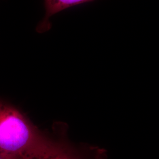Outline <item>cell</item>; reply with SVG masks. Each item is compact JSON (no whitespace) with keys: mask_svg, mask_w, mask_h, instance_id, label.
Here are the masks:
<instances>
[{"mask_svg":"<svg viewBox=\"0 0 159 159\" xmlns=\"http://www.w3.org/2000/svg\"><path fill=\"white\" fill-rule=\"evenodd\" d=\"M44 138L11 105L0 100V154L20 159Z\"/></svg>","mask_w":159,"mask_h":159,"instance_id":"1","label":"cell"},{"mask_svg":"<svg viewBox=\"0 0 159 159\" xmlns=\"http://www.w3.org/2000/svg\"><path fill=\"white\" fill-rule=\"evenodd\" d=\"M94 0H44L45 7V16L37 27V32L42 33L51 28L50 18L58 12L73 6Z\"/></svg>","mask_w":159,"mask_h":159,"instance_id":"3","label":"cell"},{"mask_svg":"<svg viewBox=\"0 0 159 159\" xmlns=\"http://www.w3.org/2000/svg\"><path fill=\"white\" fill-rule=\"evenodd\" d=\"M0 159H20L17 157H11V156H8L6 155L1 154H0Z\"/></svg>","mask_w":159,"mask_h":159,"instance_id":"4","label":"cell"},{"mask_svg":"<svg viewBox=\"0 0 159 159\" xmlns=\"http://www.w3.org/2000/svg\"><path fill=\"white\" fill-rule=\"evenodd\" d=\"M20 159H106V156L98 148H90L86 154H80L66 146L44 138Z\"/></svg>","mask_w":159,"mask_h":159,"instance_id":"2","label":"cell"}]
</instances>
